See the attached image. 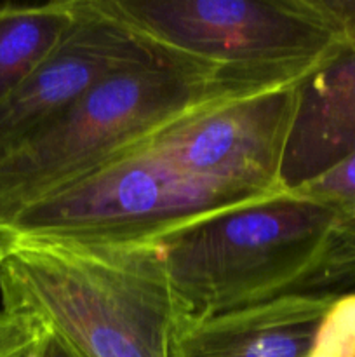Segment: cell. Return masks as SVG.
<instances>
[{"instance_id": "cell-1", "label": "cell", "mask_w": 355, "mask_h": 357, "mask_svg": "<svg viewBox=\"0 0 355 357\" xmlns=\"http://www.w3.org/2000/svg\"><path fill=\"white\" fill-rule=\"evenodd\" d=\"M157 244L178 316L341 296L355 286V218L299 190L214 213Z\"/></svg>"}, {"instance_id": "cell-2", "label": "cell", "mask_w": 355, "mask_h": 357, "mask_svg": "<svg viewBox=\"0 0 355 357\" xmlns=\"http://www.w3.org/2000/svg\"><path fill=\"white\" fill-rule=\"evenodd\" d=\"M0 237L3 310L84 357H171L178 309L159 244Z\"/></svg>"}, {"instance_id": "cell-3", "label": "cell", "mask_w": 355, "mask_h": 357, "mask_svg": "<svg viewBox=\"0 0 355 357\" xmlns=\"http://www.w3.org/2000/svg\"><path fill=\"white\" fill-rule=\"evenodd\" d=\"M242 93L253 91L174 56L108 77L0 162V230L30 206L139 149L184 115Z\"/></svg>"}, {"instance_id": "cell-4", "label": "cell", "mask_w": 355, "mask_h": 357, "mask_svg": "<svg viewBox=\"0 0 355 357\" xmlns=\"http://www.w3.org/2000/svg\"><path fill=\"white\" fill-rule=\"evenodd\" d=\"M148 42L246 91L298 86L355 33L333 0H96Z\"/></svg>"}, {"instance_id": "cell-5", "label": "cell", "mask_w": 355, "mask_h": 357, "mask_svg": "<svg viewBox=\"0 0 355 357\" xmlns=\"http://www.w3.org/2000/svg\"><path fill=\"white\" fill-rule=\"evenodd\" d=\"M260 197L265 195L188 176L141 145L24 209L0 234L84 244L159 243Z\"/></svg>"}, {"instance_id": "cell-6", "label": "cell", "mask_w": 355, "mask_h": 357, "mask_svg": "<svg viewBox=\"0 0 355 357\" xmlns=\"http://www.w3.org/2000/svg\"><path fill=\"white\" fill-rule=\"evenodd\" d=\"M298 87L223 98L184 115L145 145L197 180L261 195L285 190L282 166Z\"/></svg>"}, {"instance_id": "cell-7", "label": "cell", "mask_w": 355, "mask_h": 357, "mask_svg": "<svg viewBox=\"0 0 355 357\" xmlns=\"http://www.w3.org/2000/svg\"><path fill=\"white\" fill-rule=\"evenodd\" d=\"M157 45L80 0L79 17L47 59L0 103V162L54 124L108 77L169 58Z\"/></svg>"}, {"instance_id": "cell-8", "label": "cell", "mask_w": 355, "mask_h": 357, "mask_svg": "<svg viewBox=\"0 0 355 357\" xmlns=\"http://www.w3.org/2000/svg\"><path fill=\"white\" fill-rule=\"evenodd\" d=\"M338 298L292 296L214 316H178L171 357H308Z\"/></svg>"}, {"instance_id": "cell-9", "label": "cell", "mask_w": 355, "mask_h": 357, "mask_svg": "<svg viewBox=\"0 0 355 357\" xmlns=\"http://www.w3.org/2000/svg\"><path fill=\"white\" fill-rule=\"evenodd\" d=\"M355 150V40L298 87V103L282 166L294 190Z\"/></svg>"}, {"instance_id": "cell-10", "label": "cell", "mask_w": 355, "mask_h": 357, "mask_svg": "<svg viewBox=\"0 0 355 357\" xmlns=\"http://www.w3.org/2000/svg\"><path fill=\"white\" fill-rule=\"evenodd\" d=\"M79 10L80 0L0 6V103L51 56Z\"/></svg>"}, {"instance_id": "cell-11", "label": "cell", "mask_w": 355, "mask_h": 357, "mask_svg": "<svg viewBox=\"0 0 355 357\" xmlns=\"http://www.w3.org/2000/svg\"><path fill=\"white\" fill-rule=\"evenodd\" d=\"M294 190L355 218V150L326 173Z\"/></svg>"}, {"instance_id": "cell-12", "label": "cell", "mask_w": 355, "mask_h": 357, "mask_svg": "<svg viewBox=\"0 0 355 357\" xmlns=\"http://www.w3.org/2000/svg\"><path fill=\"white\" fill-rule=\"evenodd\" d=\"M44 330L23 316L0 310V357H17L40 340Z\"/></svg>"}, {"instance_id": "cell-13", "label": "cell", "mask_w": 355, "mask_h": 357, "mask_svg": "<svg viewBox=\"0 0 355 357\" xmlns=\"http://www.w3.org/2000/svg\"><path fill=\"white\" fill-rule=\"evenodd\" d=\"M35 357H84L80 352H77L68 342L63 340L52 331L44 330L40 340L37 344Z\"/></svg>"}, {"instance_id": "cell-14", "label": "cell", "mask_w": 355, "mask_h": 357, "mask_svg": "<svg viewBox=\"0 0 355 357\" xmlns=\"http://www.w3.org/2000/svg\"><path fill=\"white\" fill-rule=\"evenodd\" d=\"M37 344H38V342H37ZM37 344H35L33 347L28 349V351H24L23 354H19L17 357H35V351H37Z\"/></svg>"}, {"instance_id": "cell-15", "label": "cell", "mask_w": 355, "mask_h": 357, "mask_svg": "<svg viewBox=\"0 0 355 357\" xmlns=\"http://www.w3.org/2000/svg\"><path fill=\"white\" fill-rule=\"evenodd\" d=\"M3 257H6V248H3V243H2V237H0V264H2Z\"/></svg>"}]
</instances>
